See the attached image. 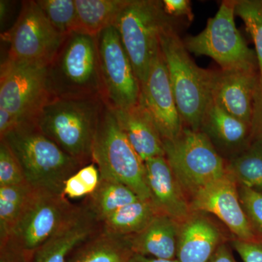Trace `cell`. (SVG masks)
I'll return each mask as SVG.
<instances>
[{
  "label": "cell",
  "mask_w": 262,
  "mask_h": 262,
  "mask_svg": "<svg viewBox=\"0 0 262 262\" xmlns=\"http://www.w3.org/2000/svg\"><path fill=\"white\" fill-rule=\"evenodd\" d=\"M105 103L102 98H48L32 123L84 165L92 162L93 144Z\"/></svg>",
  "instance_id": "obj_1"
},
{
  "label": "cell",
  "mask_w": 262,
  "mask_h": 262,
  "mask_svg": "<svg viewBox=\"0 0 262 262\" xmlns=\"http://www.w3.org/2000/svg\"><path fill=\"white\" fill-rule=\"evenodd\" d=\"M1 140L9 146L26 181L34 189L63 194L67 179L85 166L48 139L32 122L20 124Z\"/></svg>",
  "instance_id": "obj_2"
},
{
  "label": "cell",
  "mask_w": 262,
  "mask_h": 262,
  "mask_svg": "<svg viewBox=\"0 0 262 262\" xmlns=\"http://www.w3.org/2000/svg\"><path fill=\"white\" fill-rule=\"evenodd\" d=\"M46 83L51 98H102L96 37L78 32L66 37L47 66Z\"/></svg>",
  "instance_id": "obj_3"
},
{
  "label": "cell",
  "mask_w": 262,
  "mask_h": 262,
  "mask_svg": "<svg viewBox=\"0 0 262 262\" xmlns=\"http://www.w3.org/2000/svg\"><path fill=\"white\" fill-rule=\"evenodd\" d=\"M160 45L184 126L200 130L211 102V70L202 69L194 63L173 23L162 31Z\"/></svg>",
  "instance_id": "obj_4"
},
{
  "label": "cell",
  "mask_w": 262,
  "mask_h": 262,
  "mask_svg": "<svg viewBox=\"0 0 262 262\" xmlns=\"http://www.w3.org/2000/svg\"><path fill=\"white\" fill-rule=\"evenodd\" d=\"M92 163L97 166L100 178L122 183L141 201L151 202L144 162L131 145L111 108L106 104L95 136Z\"/></svg>",
  "instance_id": "obj_5"
},
{
  "label": "cell",
  "mask_w": 262,
  "mask_h": 262,
  "mask_svg": "<svg viewBox=\"0 0 262 262\" xmlns=\"http://www.w3.org/2000/svg\"><path fill=\"white\" fill-rule=\"evenodd\" d=\"M173 23L164 12L162 1L127 0L114 27L140 84L146 80L151 63L160 50V36Z\"/></svg>",
  "instance_id": "obj_6"
},
{
  "label": "cell",
  "mask_w": 262,
  "mask_h": 262,
  "mask_svg": "<svg viewBox=\"0 0 262 262\" xmlns=\"http://www.w3.org/2000/svg\"><path fill=\"white\" fill-rule=\"evenodd\" d=\"M163 144L165 159L189 201L227 173L225 160L201 130L184 127L177 137L163 140Z\"/></svg>",
  "instance_id": "obj_7"
},
{
  "label": "cell",
  "mask_w": 262,
  "mask_h": 262,
  "mask_svg": "<svg viewBox=\"0 0 262 262\" xmlns=\"http://www.w3.org/2000/svg\"><path fill=\"white\" fill-rule=\"evenodd\" d=\"M235 0L221 3L206 28L184 41L189 53L214 60L222 70L258 69L256 52L248 47L234 22Z\"/></svg>",
  "instance_id": "obj_8"
},
{
  "label": "cell",
  "mask_w": 262,
  "mask_h": 262,
  "mask_svg": "<svg viewBox=\"0 0 262 262\" xmlns=\"http://www.w3.org/2000/svg\"><path fill=\"white\" fill-rule=\"evenodd\" d=\"M77 208L63 194L33 189L7 242L33 253L61 228Z\"/></svg>",
  "instance_id": "obj_9"
},
{
  "label": "cell",
  "mask_w": 262,
  "mask_h": 262,
  "mask_svg": "<svg viewBox=\"0 0 262 262\" xmlns=\"http://www.w3.org/2000/svg\"><path fill=\"white\" fill-rule=\"evenodd\" d=\"M102 98L112 110H129L139 103L140 82L115 27L96 37Z\"/></svg>",
  "instance_id": "obj_10"
},
{
  "label": "cell",
  "mask_w": 262,
  "mask_h": 262,
  "mask_svg": "<svg viewBox=\"0 0 262 262\" xmlns=\"http://www.w3.org/2000/svg\"><path fill=\"white\" fill-rule=\"evenodd\" d=\"M65 38L53 28L37 1H24L16 22L4 36L10 45L7 60L48 66Z\"/></svg>",
  "instance_id": "obj_11"
},
{
  "label": "cell",
  "mask_w": 262,
  "mask_h": 262,
  "mask_svg": "<svg viewBox=\"0 0 262 262\" xmlns=\"http://www.w3.org/2000/svg\"><path fill=\"white\" fill-rule=\"evenodd\" d=\"M47 66L5 60L0 74V107L10 112L18 125L32 122L50 98Z\"/></svg>",
  "instance_id": "obj_12"
},
{
  "label": "cell",
  "mask_w": 262,
  "mask_h": 262,
  "mask_svg": "<svg viewBox=\"0 0 262 262\" xmlns=\"http://www.w3.org/2000/svg\"><path fill=\"white\" fill-rule=\"evenodd\" d=\"M138 105L154 124L162 140L175 139L182 133L184 124L161 49L151 63L146 80L140 84Z\"/></svg>",
  "instance_id": "obj_13"
},
{
  "label": "cell",
  "mask_w": 262,
  "mask_h": 262,
  "mask_svg": "<svg viewBox=\"0 0 262 262\" xmlns=\"http://www.w3.org/2000/svg\"><path fill=\"white\" fill-rule=\"evenodd\" d=\"M192 212L214 215L242 241H258L255 235L239 200L237 184L226 173L203 187L189 201Z\"/></svg>",
  "instance_id": "obj_14"
},
{
  "label": "cell",
  "mask_w": 262,
  "mask_h": 262,
  "mask_svg": "<svg viewBox=\"0 0 262 262\" xmlns=\"http://www.w3.org/2000/svg\"><path fill=\"white\" fill-rule=\"evenodd\" d=\"M258 82V69L211 70V101L229 115L251 125Z\"/></svg>",
  "instance_id": "obj_15"
},
{
  "label": "cell",
  "mask_w": 262,
  "mask_h": 262,
  "mask_svg": "<svg viewBox=\"0 0 262 262\" xmlns=\"http://www.w3.org/2000/svg\"><path fill=\"white\" fill-rule=\"evenodd\" d=\"M101 231V224L82 203L61 228L32 254L31 262H67L71 253Z\"/></svg>",
  "instance_id": "obj_16"
},
{
  "label": "cell",
  "mask_w": 262,
  "mask_h": 262,
  "mask_svg": "<svg viewBox=\"0 0 262 262\" xmlns=\"http://www.w3.org/2000/svg\"><path fill=\"white\" fill-rule=\"evenodd\" d=\"M151 202L160 214L182 223L192 213L190 203L165 157L144 162Z\"/></svg>",
  "instance_id": "obj_17"
},
{
  "label": "cell",
  "mask_w": 262,
  "mask_h": 262,
  "mask_svg": "<svg viewBox=\"0 0 262 262\" xmlns=\"http://www.w3.org/2000/svg\"><path fill=\"white\" fill-rule=\"evenodd\" d=\"M222 241V232L211 220L201 212H192L179 225L177 260L208 262Z\"/></svg>",
  "instance_id": "obj_18"
},
{
  "label": "cell",
  "mask_w": 262,
  "mask_h": 262,
  "mask_svg": "<svg viewBox=\"0 0 262 262\" xmlns=\"http://www.w3.org/2000/svg\"><path fill=\"white\" fill-rule=\"evenodd\" d=\"M200 130L204 133L215 149L232 154V158L247 148L252 139V127L229 115L215 103H209Z\"/></svg>",
  "instance_id": "obj_19"
},
{
  "label": "cell",
  "mask_w": 262,
  "mask_h": 262,
  "mask_svg": "<svg viewBox=\"0 0 262 262\" xmlns=\"http://www.w3.org/2000/svg\"><path fill=\"white\" fill-rule=\"evenodd\" d=\"M179 225V222L168 215L159 213L140 232L125 238L134 254L161 259H177Z\"/></svg>",
  "instance_id": "obj_20"
},
{
  "label": "cell",
  "mask_w": 262,
  "mask_h": 262,
  "mask_svg": "<svg viewBox=\"0 0 262 262\" xmlns=\"http://www.w3.org/2000/svg\"><path fill=\"white\" fill-rule=\"evenodd\" d=\"M112 111L131 145L143 161L156 157H165L161 136L139 105L129 110Z\"/></svg>",
  "instance_id": "obj_21"
},
{
  "label": "cell",
  "mask_w": 262,
  "mask_h": 262,
  "mask_svg": "<svg viewBox=\"0 0 262 262\" xmlns=\"http://www.w3.org/2000/svg\"><path fill=\"white\" fill-rule=\"evenodd\" d=\"M132 254L125 237L101 230L76 248L67 262H127Z\"/></svg>",
  "instance_id": "obj_22"
},
{
  "label": "cell",
  "mask_w": 262,
  "mask_h": 262,
  "mask_svg": "<svg viewBox=\"0 0 262 262\" xmlns=\"http://www.w3.org/2000/svg\"><path fill=\"white\" fill-rule=\"evenodd\" d=\"M127 0H75L77 29L75 32L97 37L108 27H114Z\"/></svg>",
  "instance_id": "obj_23"
},
{
  "label": "cell",
  "mask_w": 262,
  "mask_h": 262,
  "mask_svg": "<svg viewBox=\"0 0 262 262\" xmlns=\"http://www.w3.org/2000/svg\"><path fill=\"white\" fill-rule=\"evenodd\" d=\"M159 214L151 202L138 200L122 207L101 222V230L106 233L127 237L139 233Z\"/></svg>",
  "instance_id": "obj_24"
},
{
  "label": "cell",
  "mask_w": 262,
  "mask_h": 262,
  "mask_svg": "<svg viewBox=\"0 0 262 262\" xmlns=\"http://www.w3.org/2000/svg\"><path fill=\"white\" fill-rule=\"evenodd\" d=\"M138 200V196L125 184L111 179L100 178L96 190L86 198L84 204L101 223L122 207Z\"/></svg>",
  "instance_id": "obj_25"
},
{
  "label": "cell",
  "mask_w": 262,
  "mask_h": 262,
  "mask_svg": "<svg viewBox=\"0 0 262 262\" xmlns=\"http://www.w3.org/2000/svg\"><path fill=\"white\" fill-rule=\"evenodd\" d=\"M239 186L262 193V136H253L249 145L226 165Z\"/></svg>",
  "instance_id": "obj_26"
},
{
  "label": "cell",
  "mask_w": 262,
  "mask_h": 262,
  "mask_svg": "<svg viewBox=\"0 0 262 262\" xmlns=\"http://www.w3.org/2000/svg\"><path fill=\"white\" fill-rule=\"evenodd\" d=\"M33 189L27 183L0 187V245L9 239Z\"/></svg>",
  "instance_id": "obj_27"
},
{
  "label": "cell",
  "mask_w": 262,
  "mask_h": 262,
  "mask_svg": "<svg viewBox=\"0 0 262 262\" xmlns=\"http://www.w3.org/2000/svg\"><path fill=\"white\" fill-rule=\"evenodd\" d=\"M40 9L53 26L63 37L77 29V8L75 0H38Z\"/></svg>",
  "instance_id": "obj_28"
},
{
  "label": "cell",
  "mask_w": 262,
  "mask_h": 262,
  "mask_svg": "<svg viewBox=\"0 0 262 262\" xmlns=\"http://www.w3.org/2000/svg\"><path fill=\"white\" fill-rule=\"evenodd\" d=\"M234 12L244 22L254 42L262 79V0H235Z\"/></svg>",
  "instance_id": "obj_29"
},
{
  "label": "cell",
  "mask_w": 262,
  "mask_h": 262,
  "mask_svg": "<svg viewBox=\"0 0 262 262\" xmlns=\"http://www.w3.org/2000/svg\"><path fill=\"white\" fill-rule=\"evenodd\" d=\"M99 182L100 173L97 166L94 163H90L67 179L63 194L72 199L88 196L96 190Z\"/></svg>",
  "instance_id": "obj_30"
},
{
  "label": "cell",
  "mask_w": 262,
  "mask_h": 262,
  "mask_svg": "<svg viewBox=\"0 0 262 262\" xmlns=\"http://www.w3.org/2000/svg\"><path fill=\"white\" fill-rule=\"evenodd\" d=\"M241 205L258 241H262V193L239 186Z\"/></svg>",
  "instance_id": "obj_31"
},
{
  "label": "cell",
  "mask_w": 262,
  "mask_h": 262,
  "mask_svg": "<svg viewBox=\"0 0 262 262\" xmlns=\"http://www.w3.org/2000/svg\"><path fill=\"white\" fill-rule=\"evenodd\" d=\"M27 183L23 170L9 146L0 142V187ZM28 184V183H27Z\"/></svg>",
  "instance_id": "obj_32"
},
{
  "label": "cell",
  "mask_w": 262,
  "mask_h": 262,
  "mask_svg": "<svg viewBox=\"0 0 262 262\" xmlns=\"http://www.w3.org/2000/svg\"><path fill=\"white\" fill-rule=\"evenodd\" d=\"M232 244L244 262H262V241L236 238Z\"/></svg>",
  "instance_id": "obj_33"
},
{
  "label": "cell",
  "mask_w": 262,
  "mask_h": 262,
  "mask_svg": "<svg viewBox=\"0 0 262 262\" xmlns=\"http://www.w3.org/2000/svg\"><path fill=\"white\" fill-rule=\"evenodd\" d=\"M162 3L164 12L170 18L186 17L189 20H192L191 2L189 0H164Z\"/></svg>",
  "instance_id": "obj_34"
},
{
  "label": "cell",
  "mask_w": 262,
  "mask_h": 262,
  "mask_svg": "<svg viewBox=\"0 0 262 262\" xmlns=\"http://www.w3.org/2000/svg\"><path fill=\"white\" fill-rule=\"evenodd\" d=\"M0 262H31L33 253L27 252L12 244L0 245Z\"/></svg>",
  "instance_id": "obj_35"
},
{
  "label": "cell",
  "mask_w": 262,
  "mask_h": 262,
  "mask_svg": "<svg viewBox=\"0 0 262 262\" xmlns=\"http://www.w3.org/2000/svg\"><path fill=\"white\" fill-rule=\"evenodd\" d=\"M252 137L262 136V79L260 78L253 101L252 121Z\"/></svg>",
  "instance_id": "obj_36"
},
{
  "label": "cell",
  "mask_w": 262,
  "mask_h": 262,
  "mask_svg": "<svg viewBox=\"0 0 262 262\" xmlns=\"http://www.w3.org/2000/svg\"><path fill=\"white\" fill-rule=\"evenodd\" d=\"M18 126L16 118L10 112L0 107V136L1 138Z\"/></svg>",
  "instance_id": "obj_37"
},
{
  "label": "cell",
  "mask_w": 262,
  "mask_h": 262,
  "mask_svg": "<svg viewBox=\"0 0 262 262\" xmlns=\"http://www.w3.org/2000/svg\"><path fill=\"white\" fill-rule=\"evenodd\" d=\"M208 262H236L233 255L225 244H222L217 248Z\"/></svg>",
  "instance_id": "obj_38"
},
{
  "label": "cell",
  "mask_w": 262,
  "mask_h": 262,
  "mask_svg": "<svg viewBox=\"0 0 262 262\" xmlns=\"http://www.w3.org/2000/svg\"><path fill=\"white\" fill-rule=\"evenodd\" d=\"M127 262H179L177 259L166 260L161 259V258H157L149 257V256H142V255L134 254L129 258Z\"/></svg>",
  "instance_id": "obj_39"
}]
</instances>
